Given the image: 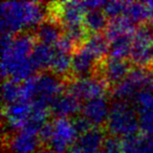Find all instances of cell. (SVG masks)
<instances>
[{"label": "cell", "mask_w": 153, "mask_h": 153, "mask_svg": "<svg viewBox=\"0 0 153 153\" xmlns=\"http://www.w3.org/2000/svg\"><path fill=\"white\" fill-rule=\"evenodd\" d=\"M126 4L127 1H108L105 3L103 11L106 14V16L111 19H114L117 17H122L125 14Z\"/></svg>", "instance_id": "obj_26"}, {"label": "cell", "mask_w": 153, "mask_h": 153, "mask_svg": "<svg viewBox=\"0 0 153 153\" xmlns=\"http://www.w3.org/2000/svg\"><path fill=\"white\" fill-rule=\"evenodd\" d=\"M145 89L150 90V91L153 92V71H151V70H149L148 79H147V83H146Z\"/></svg>", "instance_id": "obj_30"}, {"label": "cell", "mask_w": 153, "mask_h": 153, "mask_svg": "<svg viewBox=\"0 0 153 153\" xmlns=\"http://www.w3.org/2000/svg\"><path fill=\"white\" fill-rule=\"evenodd\" d=\"M134 36L122 37L109 42V53L110 57L117 59H126L130 57Z\"/></svg>", "instance_id": "obj_22"}, {"label": "cell", "mask_w": 153, "mask_h": 153, "mask_svg": "<svg viewBox=\"0 0 153 153\" xmlns=\"http://www.w3.org/2000/svg\"><path fill=\"white\" fill-rule=\"evenodd\" d=\"M53 20L63 27V30H72L84 26L86 9L83 1H64L53 3Z\"/></svg>", "instance_id": "obj_6"}, {"label": "cell", "mask_w": 153, "mask_h": 153, "mask_svg": "<svg viewBox=\"0 0 153 153\" xmlns=\"http://www.w3.org/2000/svg\"><path fill=\"white\" fill-rule=\"evenodd\" d=\"M67 91L84 102L105 97L107 91V83L101 76H86L76 79L70 82Z\"/></svg>", "instance_id": "obj_9"}, {"label": "cell", "mask_w": 153, "mask_h": 153, "mask_svg": "<svg viewBox=\"0 0 153 153\" xmlns=\"http://www.w3.org/2000/svg\"><path fill=\"white\" fill-rule=\"evenodd\" d=\"M138 153H153V137L143 136Z\"/></svg>", "instance_id": "obj_29"}, {"label": "cell", "mask_w": 153, "mask_h": 153, "mask_svg": "<svg viewBox=\"0 0 153 153\" xmlns=\"http://www.w3.org/2000/svg\"><path fill=\"white\" fill-rule=\"evenodd\" d=\"M146 7H147V11H148V20L151 22H153V0L151 1H147Z\"/></svg>", "instance_id": "obj_31"}, {"label": "cell", "mask_w": 153, "mask_h": 153, "mask_svg": "<svg viewBox=\"0 0 153 153\" xmlns=\"http://www.w3.org/2000/svg\"><path fill=\"white\" fill-rule=\"evenodd\" d=\"M107 16L102 9L88 10L84 17V26L86 30L91 32L92 34H101L102 30H105L109 21Z\"/></svg>", "instance_id": "obj_20"}, {"label": "cell", "mask_w": 153, "mask_h": 153, "mask_svg": "<svg viewBox=\"0 0 153 153\" xmlns=\"http://www.w3.org/2000/svg\"><path fill=\"white\" fill-rule=\"evenodd\" d=\"M40 142L39 133L24 128L9 134L5 143L10 153H37Z\"/></svg>", "instance_id": "obj_11"}, {"label": "cell", "mask_w": 153, "mask_h": 153, "mask_svg": "<svg viewBox=\"0 0 153 153\" xmlns=\"http://www.w3.org/2000/svg\"><path fill=\"white\" fill-rule=\"evenodd\" d=\"M2 100L5 105L21 100V83L5 80L2 84Z\"/></svg>", "instance_id": "obj_24"}, {"label": "cell", "mask_w": 153, "mask_h": 153, "mask_svg": "<svg viewBox=\"0 0 153 153\" xmlns=\"http://www.w3.org/2000/svg\"><path fill=\"white\" fill-rule=\"evenodd\" d=\"M74 120L56 117L47 122L39 132V138L56 153H66L79 136Z\"/></svg>", "instance_id": "obj_4"}, {"label": "cell", "mask_w": 153, "mask_h": 153, "mask_svg": "<svg viewBox=\"0 0 153 153\" xmlns=\"http://www.w3.org/2000/svg\"><path fill=\"white\" fill-rule=\"evenodd\" d=\"M133 103L137 113L153 110V92L150 90L143 89L133 99Z\"/></svg>", "instance_id": "obj_25"}, {"label": "cell", "mask_w": 153, "mask_h": 153, "mask_svg": "<svg viewBox=\"0 0 153 153\" xmlns=\"http://www.w3.org/2000/svg\"><path fill=\"white\" fill-rule=\"evenodd\" d=\"M35 40L28 33L1 36V74L4 79L22 83L35 76L37 69L32 61Z\"/></svg>", "instance_id": "obj_1"}, {"label": "cell", "mask_w": 153, "mask_h": 153, "mask_svg": "<svg viewBox=\"0 0 153 153\" xmlns=\"http://www.w3.org/2000/svg\"><path fill=\"white\" fill-rule=\"evenodd\" d=\"M63 89L64 84L60 76L53 72H42L21 83V101L51 109L53 101L63 94Z\"/></svg>", "instance_id": "obj_3"}, {"label": "cell", "mask_w": 153, "mask_h": 153, "mask_svg": "<svg viewBox=\"0 0 153 153\" xmlns=\"http://www.w3.org/2000/svg\"><path fill=\"white\" fill-rule=\"evenodd\" d=\"M136 30L134 27V23H132L125 16L111 19L105 30V37L108 42L115 40L117 38L128 36H134Z\"/></svg>", "instance_id": "obj_18"}, {"label": "cell", "mask_w": 153, "mask_h": 153, "mask_svg": "<svg viewBox=\"0 0 153 153\" xmlns=\"http://www.w3.org/2000/svg\"><path fill=\"white\" fill-rule=\"evenodd\" d=\"M106 129L111 136L127 138L136 135L140 130V121L135 107L129 102L115 101L110 106Z\"/></svg>", "instance_id": "obj_5"}, {"label": "cell", "mask_w": 153, "mask_h": 153, "mask_svg": "<svg viewBox=\"0 0 153 153\" xmlns=\"http://www.w3.org/2000/svg\"><path fill=\"white\" fill-rule=\"evenodd\" d=\"M105 138L102 130L92 128L89 131L80 134L66 153H102Z\"/></svg>", "instance_id": "obj_13"}, {"label": "cell", "mask_w": 153, "mask_h": 153, "mask_svg": "<svg viewBox=\"0 0 153 153\" xmlns=\"http://www.w3.org/2000/svg\"><path fill=\"white\" fill-rule=\"evenodd\" d=\"M151 64L153 66V48H152V55H151Z\"/></svg>", "instance_id": "obj_33"}, {"label": "cell", "mask_w": 153, "mask_h": 153, "mask_svg": "<svg viewBox=\"0 0 153 153\" xmlns=\"http://www.w3.org/2000/svg\"><path fill=\"white\" fill-rule=\"evenodd\" d=\"M143 136L134 135L122 140V153H138Z\"/></svg>", "instance_id": "obj_27"}, {"label": "cell", "mask_w": 153, "mask_h": 153, "mask_svg": "<svg viewBox=\"0 0 153 153\" xmlns=\"http://www.w3.org/2000/svg\"><path fill=\"white\" fill-rule=\"evenodd\" d=\"M60 24L55 20H46L42 22L35 30V39L37 42L48 46H55L62 38Z\"/></svg>", "instance_id": "obj_17"}, {"label": "cell", "mask_w": 153, "mask_h": 153, "mask_svg": "<svg viewBox=\"0 0 153 153\" xmlns=\"http://www.w3.org/2000/svg\"><path fill=\"white\" fill-rule=\"evenodd\" d=\"M102 153H122V140L114 136L106 137L103 144Z\"/></svg>", "instance_id": "obj_28"}, {"label": "cell", "mask_w": 153, "mask_h": 153, "mask_svg": "<svg viewBox=\"0 0 153 153\" xmlns=\"http://www.w3.org/2000/svg\"><path fill=\"white\" fill-rule=\"evenodd\" d=\"M149 70L146 68H132L128 76L113 87L112 94L117 101L128 102L133 100L143 89H145Z\"/></svg>", "instance_id": "obj_7"}, {"label": "cell", "mask_w": 153, "mask_h": 153, "mask_svg": "<svg viewBox=\"0 0 153 153\" xmlns=\"http://www.w3.org/2000/svg\"><path fill=\"white\" fill-rule=\"evenodd\" d=\"M98 66V60L86 51L83 46H79L72 53L71 74L76 79L92 76V72Z\"/></svg>", "instance_id": "obj_15"}, {"label": "cell", "mask_w": 153, "mask_h": 153, "mask_svg": "<svg viewBox=\"0 0 153 153\" xmlns=\"http://www.w3.org/2000/svg\"><path fill=\"white\" fill-rule=\"evenodd\" d=\"M82 105L80 100L69 92H63L51 106V111L56 117L71 119L76 113L81 112Z\"/></svg>", "instance_id": "obj_16"}, {"label": "cell", "mask_w": 153, "mask_h": 153, "mask_svg": "<svg viewBox=\"0 0 153 153\" xmlns=\"http://www.w3.org/2000/svg\"><path fill=\"white\" fill-rule=\"evenodd\" d=\"M124 16L134 24L147 21L148 11H147L146 3L138 2V1H127Z\"/></svg>", "instance_id": "obj_23"}, {"label": "cell", "mask_w": 153, "mask_h": 153, "mask_svg": "<svg viewBox=\"0 0 153 153\" xmlns=\"http://www.w3.org/2000/svg\"><path fill=\"white\" fill-rule=\"evenodd\" d=\"M152 48L153 30L149 26H140L133 37L130 60L136 67L146 68L151 63Z\"/></svg>", "instance_id": "obj_8"}, {"label": "cell", "mask_w": 153, "mask_h": 153, "mask_svg": "<svg viewBox=\"0 0 153 153\" xmlns=\"http://www.w3.org/2000/svg\"><path fill=\"white\" fill-rule=\"evenodd\" d=\"M37 153H56V152H53V151H51V149H40V150L38 151Z\"/></svg>", "instance_id": "obj_32"}, {"label": "cell", "mask_w": 153, "mask_h": 153, "mask_svg": "<svg viewBox=\"0 0 153 153\" xmlns=\"http://www.w3.org/2000/svg\"><path fill=\"white\" fill-rule=\"evenodd\" d=\"M129 62L126 59L117 58H107L100 67L101 78L107 83V85H117L122 82L130 72Z\"/></svg>", "instance_id": "obj_14"}, {"label": "cell", "mask_w": 153, "mask_h": 153, "mask_svg": "<svg viewBox=\"0 0 153 153\" xmlns=\"http://www.w3.org/2000/svg\"><path fill=\"white\" fill-rule=\"evenodd\" d=\"M82 46L88 51L98 61L102 60L109 53V42L105 35L91 34L86 38Z\"/></svg>", "instance_id": "obj_19"}, {"label": "cell", "mask_w": 153, "mask_h": 153, "mask_svg": "<svg viewBox=\"0 0 153 153\" xmlns=\"http://www.w3.org/2000/svg\"><path fill=\"white\" fill-rule=\"evenodd\" d=\"M110 106L106 97L86 101L82 105L81 117H84L94 128H99L106 124Z\"/></svg>", "instance_id": "obj_12"}, {"label": "cell", "mask_w": 153, "mask_h": 153, "mask_svg": "<svg viewBox=\"0 0 153 153\" xmlns=\"http://www.w3.org/2000/svg\"><path fill=\"white\" fill-rule=\"evenodd\" d=\"M47 7L34 1H10L0 7V27L2 35L16 36L45 21Z\"/></svg>", "instance_id": "obj_2"}, {"label": "cell", "mask_w": 153, "mask_h": 153, "mask_svg": "<svg viewBox=\"0 0 153 153\" xmlns=\"http://www.w3.org/2000/svg\"><path fill=\"white\" fill-rule=\"evenodd\" d=\"M53 53H55L53 46H48L37 42L32 53V61L35 68L37 70H43L51 67Z\"/></svg>", "instance_id": "obj_21"}, {"label": "cell", "mask_w": 153, "mask_h": 153, "mask_svg": "<svg viewBox=\"0 0 153 153\" xmlns=\"http://www.w3.org/2000/svg\"><path fill=\"white\" fill-rule=\"evenodd\" d=\"M33 105L25 101H18L5 105L3 108L4 127L10 132L22 130L28 125L33 113Z\"/></svg>", "instance_id": "obj_10"}]
</instances>
